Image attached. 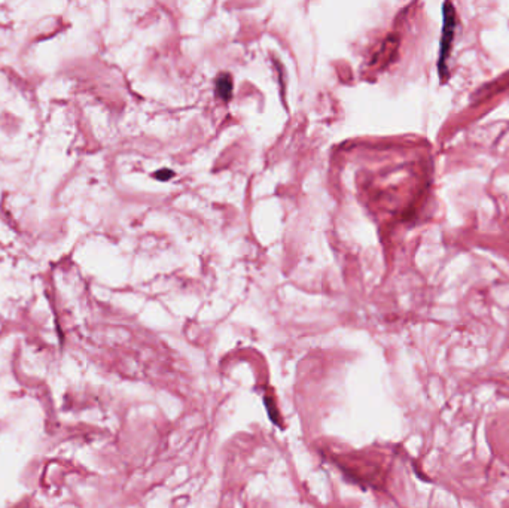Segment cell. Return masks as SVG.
I'll return each mask as SVG.
<instances>
[{
    "mask_svg": "<svg viewBox=\"0 0 509 508\" xmlns=\"http://www.w3.org/2000/svg\"><path fill=\"white\" fill-rule=\"evenodd\" d=\"M454 29H456V11L452 4L444 5V29H442V41H441V54H440V63L438 69L440 74H447V58L452 48L453 38H454Z\"/></svg>",
    "mask_w": 509,
    "mask_h": 508,
    "instance_id": "6da1fadb",
    "label": "cell"
},
{
    "mask_svg": "<svg viewBox=\"0 0 509 508\" xmlns=\"http://www.w3.org/2000/svg\"><path fill=\"white\" fill-rule=\"evenodd\" d=\"M216 92L223 100H228L232 94V79L230 75L223 74L216 79Z\"/></svg>",
    "mask_w": 509,
    "mask_h": 508,
    "instance_id": "7a4b0ae2",
    "label": "cell"
}]
</instances>
